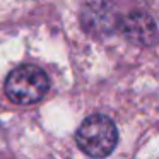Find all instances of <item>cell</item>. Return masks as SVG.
I'll return each mask as SVG.
<instances>
[{"label": "cell", "mask_w": 159, "mask_h": 159, "mask_svg": "<svg viewBox=\"0 0 159 159\" xmlns=\"http://www.w3.org/2000/svg\"><path fill=\"white\" fill-rule=\"evenodd\" d=\"M77 145L91 157H106L118 142V130L113 120L104 115H91L80 123L75 134Z\"/></svg>", "instance_id": "6da1fadb"}, {"label": "cell", "mask_w": 159, "mask_h": 159, "mask_svg": "<svg viewBox=\"0 0 159 159\" xmlns=\"http://www.w3.org/2000/svg\"><path fill=\"white\" fill-rule=\"evenodd\" d=\"M121 29L123 33L135 43H142V45H149L154 41L156 38V22L145 12H130L127 17L121 21Z\"/></svg>", "instance_id": "3957f363"}, {"label": "cell", "mask_w": 159, "mask_h": 159, "mask_svg": "<svg viewBox=\"0 0 159 159\" xmlns=\"http://www.w3.org/2000/svg\"><path fill=\"white\" fill-rule=\"evenodd\" d=\"M82 22L87 31L99 34V33L111 31L115 28L116 17H115V14H111V9L108 5L96 4V5H89L82 12Z\"/></svg>", "instance_id": "277c9868"}, {"label": "cell", "mask_w": 159, "mask_h": 159, "mask_svg": "<svg viewBox=\"0 0 159 159\" xmlns=\"http://www.w3.org/2000/svg\"><path fill=\"white\" fill-rule=\"evenodd\" d=\"M50 89V79L45 70L36 65H21L9 74L5 94L17 104H33Z\"/></svg>", "instance_id": "7a4b0ae2"}]
</instances>
